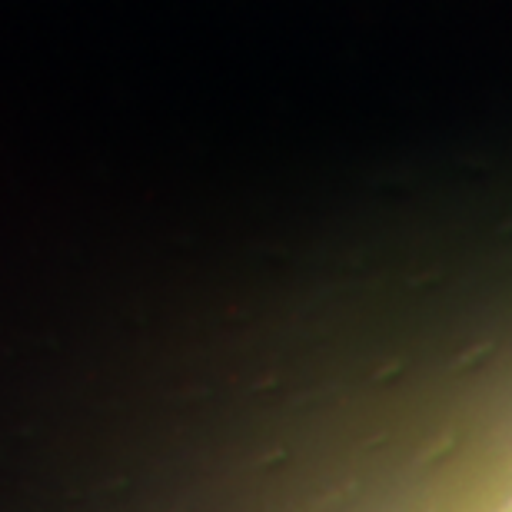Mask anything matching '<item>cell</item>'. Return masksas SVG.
<instances>
[]
</instances>
